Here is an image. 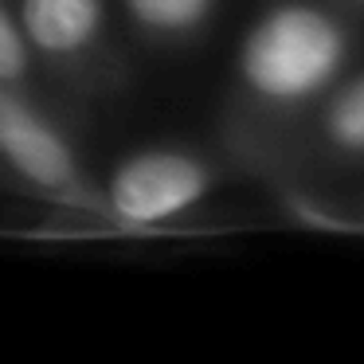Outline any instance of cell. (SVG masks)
Returning <instances> with one entry per match:
<instances>
[{
	"instance_id": "obj_1",
	"label": "cell",
	"mask_w": 364,
	"mask_h": 364,
	"mask_svg": "<svg viewBox=\"0 0 364 364\" xmlns=\"http://www.w3.org/2000/svg\"><path fill=\"white\" fill-rule=\"evenodd\" d=\"M345 36L325 12L286 4L259 20L243 43V75L259 95L294 102L329 82L341 67Z\"/></svg>"
},
{
	"instance_id": "obj_3",
	"label": "cell",
	"mask_w": 364,
	"mask_h": 364,
	"mask_svg": "<svg viewBox=\"0 0 364 364\" xmlns=\"http://www.w3.org/2000/svg\"><path fill=\"white\" fill-rule=\"evenodd\" d=\"M0 157L12 161L28 181L43 184V188L67 192L79 181L75 157L63 145V137L9 90H0Z\"/></svg>"
},
{
	"instance_id": "obj_5",
	"label": "cell",
	"mask_w": 364,
	"mask_h": 364,
	"mask_svg": "<svg viewBox=\"0 0 364 364\" xmlns=\"http://www.w3.org/2000/svg\"><path fill=\"white\" fill-rule=\"evenodd\" d=\"M212 0H129V9L141 24L161 32H184L208 12Z\"/></svg>"
},
{
	"instance_id": "obj_6",
	"label": "cell",
	"mask_w": 364,
	"mask_h": 364,
	"mask_svg": "<svg viewBox=\"0 0 364 364\" xmlns=\"http://www.w3.org/2000/svg\"><path fill=\"white\" fill-rule=\"evenodd\" d=\"M329 134L345 149H364V79H356L329 110Z\"/></svg>"
},
{
	"instance_id": "obj_7",
	"label": "cell",
	"mask_w": 364,
	"mask_h": 364,
	"mask_svg": "<svg viewBox=\"0 0 364 364\" xmlns=\"http://www.w3.org/2000/svg\"><path fill=\"white\" fill-rule=\"evenodd\" d=\"M28 67V51H24V40H20L16 24H12V16L4 12V4H0V82H12L20 79Z\"/></svg>"
},
{
	"instance_id": "obj_2",
	"label": "cell",
	"mask_w": 364,
	"mask_h": 364,
	"mask_svg": "<svg viewBox=\"0 0 364 364\" xmlns=\"http://www.w3.org/2000/svg\"><path fill=\"white\" fill-rule=\"evenodd\" d=\"M208 192V168L184 153L129 157L110 181V204L129 223H161Z\"/></svg>"
},
{
	"instance_id": "obj_4",
	"label": "cell",
	"mask_w": 364,
	"mask_h": 364,
	"mask_svg": "<svg viewBox=\"0 0 364 364\" xmlns=\"http://www.w3.org/2000/svg\"><path fill=\"white\" fill-rule=\"evenodd\" d=\"M102 0H24V32L36 48L67 55L95 40Z\"/></svg>"
}]
</instances>
